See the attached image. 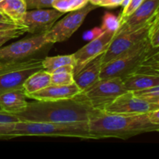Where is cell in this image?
Wrapping results in <instances>:
<instances>
[{
  "instance_id": "1",
  "label": "cell",
  "mask_w": 159,
  "mask_h": 159,
  "mask_svg": "<svg viewBox=\"0 0 159 159\" xmlns=\"http://www.w3.org/2000/svg\"><path fill=\"white\" fill-rule=\"evenodd\" d=\"M97 110L81 93L71 99L28 102L26 109L15 115L20 120L32 122H88Z\"/></svg>"
},
{
  "instance_id": "2",
  "label": "cell",
  "mask_w": 159,
  "mask_h": 159,
  "mask_svg": "<svg viewBox=\"0 0 159 159\" xmlns=\"http://www.w3.org/2000/svg\"><path fill=\"white\" fill-rule=\"evenodd\" d=\"M90 133L96 139L127 140L150 132H158L159 125L152 124L147 113L123 114L97 110L88 121Z\"/></svg>"
},
{
  "instance_id": "3",
  "label": "cell",
  "mask_w": 159,
  "mask_h": 159,
  "mask_svg": "<svg viewBox=\"0 0 159 159\" xmlns=\"http://www.w3.org/2000/svg\"><path fill=\"white\" fill-rule=\"evenodd\" d=\"M12 138L19 137H65L97 140L89 131L88 122L53 123L20 120L16 123Z\"/></svg>"
},
{
  "instance_id": "4",
  "label": "cell",
  "mask_w": 159,
  "mask_h": 159,
  "mask_svg": "<svg viewBox=\"0 0 159 159\" xmlns=\"http://www.w3.org/2000/svg\"><path fill=\"white\" fill-rule=\"evenodd\" d=\"M152 48L147 36V37L143 39L130 51L102 65L99 79L115 77L123 79L126 76L133 74L142 63Z\"/></svg>"
},
{
  "instance_id": "5",
  "label": "cell",
  "mask_w": 159,
  "mask_h": 159,
  "mask_svg": "<svg viewBox=\"0 0 159 159\" xmlns=\"http://www.w3.org/2000/svg\"><path fill=\"white\" fill-rule=\"evenodd\" d=\"M42 59L30 57L0 61V93L23 89V84L33 73L43 69Z\"/></svg>"
},
{
  "instance_id": "6",
  "label": "cell",
  "mask_w": 159,
  "mask_h": 159,
  "mask_svg": "<svg viewBox=\"0 0 159 159\" xmlns=\"http://www.w3.org/2000/svg\"><path fill=\"white\" fill-rule=\"evenodd\" d=\"M127 92L123 79L119 77L99 79L94 85L82 92L93 108L102 110L120 95Z\"/></svg>"
},
{
  "instance_id": "7",
  "label": "cell",
  "mask_w": 159,
  "mask_h": 159,
  "mask_svg": "<svg viewBox=\"0 0 159 159\" xmlns=\"http://www.w3.org/2000/svg\"><path fill=\"white\" fill-rule=\"evenodd\" d=\"M96 7V6L88 3L81 9L69 12L46 32L48 42L50 43H59L69 39L80 27L88 14Z\"/></svg>"
},
{
  "instance_id": "8",
  "label": "cell",
  "mask_w": 159,
  "mask_h": 159,
  "mask_svg": "<svg viewBox=\"0 0 159 159\" xmlns=\"http://www.w3.org/2000/svg\"><path fill=\"white\" fill-rule=\"evenodd\" d=\"M158 15V14H157L156 16ZM155 16L147 23L140 26L139 28L133 30H117L111 43H110L107 50L103 54L102 65L113 60L116 57H119L124 53L130 51V49L134 48L139 42H141L143 39L147 37L149 26L152 24Z\"/></svg>"
},
{
  "instance_id": "9",
  "label": "cell",
  "mask_w": 159,
  "mask_h": 159,
  "mask_svg": "<svg viewBox=\"0 0 159 159\" xmlns=\"http://www.w3.org/2000/svg\"><path fill=\"white\" fill-rule=\"evenodd\" d=\"M48 42L46 33L34 34L30 37L14 42L6 47L0 48V61L16 60L32 57L35 53L47 45Z\"/></svg>"
},
{
  "instance_id": "10",
  "label": "cell",
  "mask_w": 159,
  "mask_h": 159,
  "mask_svg": "<svg viewBox=\"0 0 159 159\" xmlns=\"http://www.w3.org/2000/svg\"><path fill=\"white\" fill-rule=\"evenodd\" d=\"M55 9H35L27 10L19 25L31 34L46 33L64 15Z\"/></svg>"
},
{
  "instance_id": "11",
  "label": "cell",
  "mask_w": 159,
  "mask_h": 159,
  "mask_svg": "<svg viewBox=\"0 0 159 159\" xmlns=\"http://www.w3.org/2000/svg\"><path fill=\"white\" fill-rule=\"evenodd\" d=\"M115 34L116 31L102 30L91 41L73 54L75 60L74 75L79 73L89 62L106 52Z\"/></svg>"
},
{
  "instance_id": "12",
  "label": "cell",
  "mask_w": 159,
  "mask_h": 159,
  "mask_svg": "<svg viewBox=\"0 0 159 159\" xmlns=\"http://www.w3.org/2000/svg\"><path fill=\"white\" fill-rule=\"evenodd\" d=\"M157 109H159V104L146 102L137 97L132 92L127 91L105 107L102 111L123 114H142Z\"/></svg>"
},
{
  "instance_id": "13",
  "label": "cell",
  "mask_w": 159,
  "mask_h": 159,
  "mask_svg": "<svg viewBox=\"0 0 159 159\" xmlns=\"http://www.w3.org/2000/svg\"><path fill=\"white\" fill-rule=\"evenodd\" d=\"M159 0H143L129 16L120 23V30H133L152 20L158 14Z\"/></svg>"
},
{
  "instance_id": "14",
  "label": "cell",
  "mask_w": 159,
  "mask_h": 159,
  "mask_svg": "<svg viewBox=\"0 0 159 159\" xmlns=\"http://www.w3.org/2000/svg\"><path fill=\"white\" fill-rule=\"evenodd\" d=\"M82 93L75 83L68 85H50L39 91L26 95L28 99L34 100L54 101L71 99Z\"/></svg>"
},
{
  "instance_id": "15",
  "label": "cell",
  "mask_w": 159,
  "mask_h": 159,
  "mask_svg": "<svg viewBox=\"0 0 159 159\" xmlns=\"http://www.w3.org/2000/svg\"><path fill=\"white\" fill-rule=\"evenodd\" d=\"M103 54L89 62L79 73L74 75L75 83L82 92L94 85L99 80L101 68L102 67Z\"/></svg>"
},
{
  "instance_id": "16",
  "label": "cell",
  "mask_w": 159,
  "mask_h": 159,
  "mask_svg": "<svg viewBox=\"0 0 159 159\" xmlns=\"http://www.w3.org/2000/svg\"><path fill=\"white\" fill-rule=\"evenodd\" d=\"M26 94L23 89L8 90L0 93V107L3 112L16 114L27 107Z\"/></svg>"
},
{
  "instance_id": "17",
  "label": "cell",
  "mask_w": 159,
  "mask_h": 159,
  "mask_svg": "<svg viewBox=\"0 0 159 159\" xmlns=\"http://www.w3.org/2000/svg\"><path fill=\"white\" fill-rule=\"evenodd\" d=\"M127 91H136L159 85V76L133 73L123 79Z\"/></svg>"
},
{
  "instance_id": "18",
  "label": "cell",
  "mask_w": 159,
  "mask_h": 159,
  "mask_svg": "<svg viewBox=\"0 0 159 159\" xmlns=\"http://www.w3.org/2000/svg\"><path fill=\"white\" fill-rule=\"evenodd\" d=\"M26 11L25 0H2L0 2V12L17 25L21 21Z\"/></svg>"
},
{
  "instance_id": "19",
  "label": "cell",
  "mask_w": 159,
  "mask_h": 159,
  "mask_svg": "<svg viewBox=\"0 0 159 159\" xmlns=\"http://www.w3.org/2000/svg\"><path fill=\"white\" fill-rule=\"evenodd\" d=\"M51 85V74L42 69L31 74L23 84V89L25 94L39 91Z\"/></svg>"
},
{
  "instance_id": "20",
  "label": "cell",
  "mask_w": 159,
  "mask_h": 159,
  "mask_svg": "<svg viewBox=\"0 0 159 159\" xmlns=\"http://www.w3.org/2000/svg\"><path fill=\"white\" fill-rule=\"evenodd\" d=\"M71 65L75 66V60L74 55H58L53 57H46L42 59V66L43 69L48 72L51 73L53 70L64 65Z\"/></svg>"
},
{
  "instance_id": "21",
  "label": "cell",
  "mask_w": 159,
  "mask_h": 159,
  "mask_svg": "<svg viewBox=\"0 0 159 159\" xmlns=\"http://www.w3.org/2000/svg\"><path fill=\"white\" fill-rule=\"evenodd\" d=\"M89 3V0H54L52 8L66 13L84 7Z\"/></svg>"
},
{
  "instance_id": "22",
  "label": "cell",
  "mask_w": 159,
  "mask_h": 159,
  "mask_svg": "<svg viewBox=\"0 0 159 159\" xmlns=\"http://www.w3.org/2000/svg\"><path fill=\"white\" fill-rule=\"evenodd\" d=\"M132 93L142 100L150 103L159 104V85L136 90Z\"/></svg>"
},
{
  "instance_id": "23",
  "label": "cell",
  "mask_w": 159,
  "mask_h": 159,
  "mask_svg": "<svg viewBox=\"0 0 159 159\" xmlns=\"http://www.w3.org/2000/svg\"><path fill=\"white\" fill-rule=\"evenodd\" d=\"M148 39L151 46L154 48H159V15L156 16L149 26Z\"/></svg>"
},
{
  "instance_id": "24",
  "label": "cell",
  "mask_w": 159,
  "mask_h": 159,
  "mask_svg": "<svg viewBox=\"0 0 159 159\" xmlns=\"http://www.w3.org/2000/svg\"><path fill=\"white\" fill-rule=\"evenodd\" d=\"M75 83L74 74L70 72H60L51 74V85H68Z\"/></svg>"
},
{
  "instance_id": "25",
  "label": "cell",
  "mask_w": 159,
  "mask_h": 159,
  "mask_svg": "<svg viewBox=\"0 0 159 159\" xmlns=\"http://www.w3.org/2000/svg\"><path fill=\"white\" fill-rule=\"evenodd\" d=\"M26 33L24 28H16V29L0 30V48L6 42L12 39L17 38Z\"/></svg>"
},
{
  "instance_id": "26",
  "label": "cell",
  "mask_w": 159,
  "mask_h": 159,
  "mask_svg": "<svg viewBox=\"0 0 159 159\" xmlns=\"http://www.w3.org/2000/svg\"><path fill=\"white\" fill-rule=\"evenodd\" d=\"M120 23L118 18L111 13H107L104 16L103 23L102 25V30L116 31L119 28Z\"/></svg>"
},
{
  "instance_id": "27",
  "label": "cell",
  "mask_w": 159,
  "mask_h": 159,
  "mask_svg": "<svg viewBox=\"0 0 159 159\" xmlns=\"http://www.w3.org/2000/svg\"><path fill=\"white\" fill-rule=\"evenodd\" d=\"M54 0H25L27 10L35 9H47L52 8Z\"/></svg>"
},
{
  "instance_id": "28",
  "label": "cell",
  "mask_w": 159,
  "mask_h": 159,
  "mask_svg": "<svg viewBox=\"0 0 159 159\" xmlns=\"http://www.w3.org/2000/svg\"><path fill=\"white\" fill-rule=\"evenodd\" d=\"M142 1L143 0H130V1L129 2L128 4L123 9L120 15L118 17L119 23L122 22L123 20H125L127 16H130V14H131L132 12L140 6V4L142 2Z\"/></svg>"
},
{
  "instance_id": "29",
  "label": "cell",
  "mask_w": 159,
  "mask_h": 159,
  "mask_svg": "<svg viewBox=\"0 0 159 159\" xmlns=\"http://www.w3.org/2000/svg\"><path fill=\"white\" fill-rule=\"evenodd\" d=\"M15 124H0V139L8 140L13 138L11 133L14 129Z\"/></svg>"
},
{
  "instance_id": "30",
  "label": "cell",
  "mask_w": 159,
  "mask_h": 159,
  "mask_svg": "<svg viewBox=\"0 0 159 159\" xmlns=\"http://www.w3.org/2000/svg\"><path fill=\"white\" fill-rule=\"evenodd\" d=\"M19 121L20 119L16 115L0 111V124H15Z\"/></svg>"
},
{
  "instance_id": "31",
  "label": "cell",
  "mask_w": 159,
  "mask_h": 159,
  "mask_svg": "<svg viewBox=\"0 0 159 159\" xmlns=\"http://www.w3.org/2000/svg\"><path fill=\"white\" fill-rule=\"evenodd\" d=\"M16 28H23V26H19L12 21L2 22L0 21V30H6L16 29Z\"/></svg>"
},
{
  "instance_id": "32",
  "label": "cell",
  "mask_w": 159,
  "mask_h": 159,
  "mask_svg": "<svg viewBox=\"0 0 159 159\" xmlns=\"http://www.w3.org/2000/svg\"><path fill=\"white\" fill-rule=\"evenodd\" d=\"M147 114L152 124H155V125H159V109L148 112Z\"/></svg>"
},
{
  "instance_id": "33",
  "label": "cell",
  "mask_w": 159,
  "mask_h": 159,
  "mask_svg": "<svg viewBox=\"0 0 159 159\" xmlns=\"http://www.w3.org/2000/svg\"><path fill=\"white\" fill-rule=\"evenodd\" d=\"M123 0H104L102 6L104 7H116L120 6Z\"/></svg>"
},
{
  "instance_id": "34",
  "label": "cell",
  "mask_w": 159,
  "mask_h": 159,
  "mask_svg": "<svg viewBox=\"0 0 159 159\" xmlns=\"http://www.w3.org/2000/svg\"><path fill=\"white\" fill-rule=\"evenodd\" d=\"M104 0H89V2L96 6H101Z\"/></svg>"
},
{
  "instance_id": "35",
  "label": "cell",
  "mask_w": 159,
  "mask_h": 159,
  "mask_svg": "<svg viewBox=\"0 0 159 159\" xmlns=\"http://www.w3.org/2000/svg\"><path fill=\"white\" fill-rule=\"evenodd\" d=\"M0 21H2V22H8V21H11L8 17H6V16L3 15L2 13L0 12Z\"/></svg>"
},
{
  "instance_id": "36",
  "label": "cell",
  "mask_w": 159,
  "mask_h": 159,
  "mask_svg": "<svg viewBox=\"0 0 159 159\" xmlns=\"http://www.w3.org/2000/svg\"><path fill=\"white\" fill-rule=\"evenodd\" d=\"M0 111H2V109H1V107H0Z\"/></svg>"
},
{
  "instance_id": "37",
  "label": "cell",
  "mask_w": 159,
  "mask_h": 159,
  "mask_svg": "<svg viewBox=\"0 0 159 159\" xmlns=\"http://www.w3.org/2000/svg\"><path fill=\"white\" fill-rule=\"evenodd\" d=\"M2 0H0V2H2Z\"/></svg>"
}]
</instances>
